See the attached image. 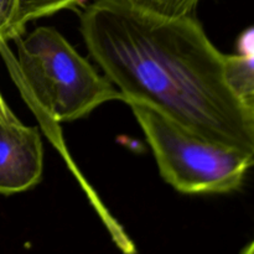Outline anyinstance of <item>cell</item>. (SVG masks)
Listing matches in <instances>:
<instances>
[{"label": "cell", "instance_id": "cell-1", "mask_svg": "<svg viewBox=\"0 0 254 254\" xmlns=\"http://www.w3.org/2000/svg\"><path fill=\"white\" fill-rule=\"evenodd\" d=\"M81 32L121 101L148 104L202 138L254 156L250 109L228 84L225 55L195 17L94 0L82 12Z\"/></svg>", "mask_w": 254, "mask_h": 254}, {"label": "cell", "instance_id": "cell-2", "mask_svg": "<svg viewBox=\"0 0 254 254\" xmlns=\"http://www.w3.org/2000/svg\"><path fill=\"white\" fill-rule=\"evenodd\" d=\"M7 42L0 55L22 98L44 126L84 118L106 102L121 101V92L101 76L54 27H36Z\"/></svg>", "mask_w": 254, "mask_h": 254}, {"label": "cell", "instance_id": "cell-3", "mask_svg": "<svg viewBox=\"0 0 254 254\" xmlns=\"http://www.w3.org/2000/svg\"><path fill=\"white\" fill-rule=\"evenodd\" d=\"M140 126L164 180L183 193L238 190L254 156L202 138L153 107L124 101Z\"/></svg>", "mask_w": 254, "mask_h": 254}, {"label": "cell", "instance_id": "cell-4", "mask_svg": "<svg viewBox=\"0 0 254 254\" xmlns=\"http://www.w3.org/2000/svg\"><path fill=\"white\" fill-rule=\"evenodd\" d=\"M42 173L44 146L37 129L22 124L11 111H0V195L30 190Z\"/></svg>", "mask_w": 254, "mask_h": 254}, {"label": "cell", "instance_id": "cell-5", "mask_svg": "<svg viewBox=\"0 0 254 254\" xmlns=\"http://www.w3.org/2000/svg\"><path fill=\"white\" fill-rule=\"evenodd\" d=\"M226 78L241 99L254 96V55H225Z\"/></svg>", "mask_w": 254, "mask_h": 254}, {"label": "cell", "instance_id": "cell-6", "mask_svg": "<svg viewBox=\"0 0 254 254\" xmlns=\"http://www.w3.org/2000/svg\"><path fill=\"white\" fill-rule=\"evenodd\" d=\"M81 1L82 0H19L16 15L17 29L21 35L25 34V27L29 22L61 10L71 9Z\"/></svg>", "mask_w": 254, "mask_h": 254}, {"label": "cell", "instance_id": "cell-7", "mask_svg": "<svg viewBox=\"0 0 254 254\" xmlns=\"http://www.w3.org/2000/svg\"><path fill=\"white\" fill-rule=\"evenodd\" d=\"M136 6L165 17L192 16L200 0H129Z\"/></svg>", "mask_w": 254, "mask_h": 254}, {"label": "cell", "instance_id": "cell-8", "mask_svg": "<svg viewBox=\"0 0 254 254\" xmlns=\"http://www.w3.org/2000/svg\"><path fill=\"white\" fill-rule=\"evenodd\" d=\"M17 5L19 0H0V44L21 36L16 22Z\"/></svg>", "mask_w": 254, "mask_h": 254}, {"label": "cell", "instance_id": "cell-9", "mask_svg": "<svg viewBox=\"0 0 254 254\" xmlns=\"http://www.w3.org/2000/svg\"><path fill=\"white\" fill-rule=\"evenodd\" d=\"M238 54L254 55V26L246 30L238 41Z\"/></svg>", "mask_w": 254, "mask_h": 254}, {"label": "cell", "instance_id": "cell-10", "mask_svg": "<svg viewBox=\"0 0 254 254\" xmlns=\"http://www.w3.org/2000/svg\"><path fill=\"white\" fill-rule=\"evenodd\" d=\"M245 102H246V104H247L248 109H250V113H251V116H252L253 122H254V96L251 97V98L246 99Z\"/></svg>", "mask_w": 254, "mask_h": 254}, {"label": "cell", "instance_id": "cell-11", "mask_svg": "<svg viewBox=\"0 0 254 254\" xmlns=\"http://www.w3.org/2000/svg\"><path fill=\"white\" fill-rule=\"evenodd\" d=\"M241 254H254V240L245 248V250L242 251V253Z\"/></svg>", "mask_w": 254, "mask_h": 254}, {"label": "cell", "instance_id": "cell-12", "mask_svg": "<svg viewBox=\"0 0 254 254\" xmlns=\"http://www.w3.org/2000/svg\"><path fill=\"white\" fill-rule=\"evenodd\" d=\"M5 109H7V104L5 103L4 98H2L1 94H0V111H5Z\"/></svg>", "mask_w": 254, "mask_h": 254}]
</instances>
